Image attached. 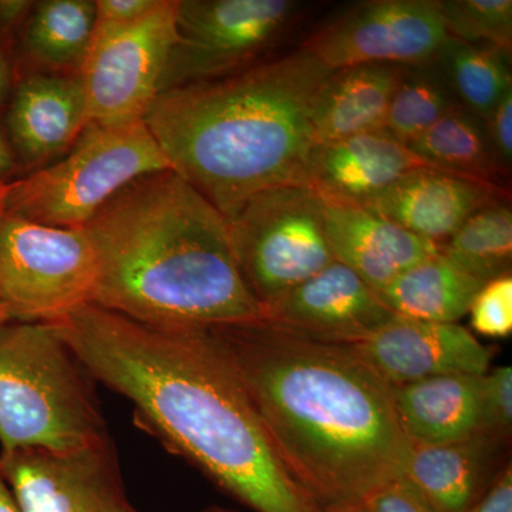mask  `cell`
Instances as JSON below:
<instances>
[{"mask_svg": "<svg viewBox=\"0 0 512 512\" xmlns=\"http://www.w3.org/2000/svg\"><path fill=\"white\" fill-rule=\"evenodd\" d=\"M276 456L319 508L363 503L403 477L412 441L393 386L350 345L264 318L210 326Z\"/></svg>", "mask_w": 512, "mask_h": 512, "instance_id": "2", "label": "cell"}, {"mask_svg": "<svg viewBox=\"0 0 512 512\" xmlns=\"http://www.w3.org/2000/svg\"><path fill=\"white\" fill-rule=\"evenodd\" d=\"M93 0H45L35 3L20 29L26 60L52 73H79L96 29Z\"/></svg>", "mask_w": 512, "mask_h": 512, "instance_id": "23", "label": "cell"}, {"mask_svg": "<svg viewBox=\"0 0 512 512\" xmlns=\"http://www.w3.org/2000/svg\"><path fill=\"white\" fill-rule=\"evenodd\" d=\"M198 512H241L232 510V508L221 507V505H210V507L204 508V510Z\"/></svg>", "mask_w": 512, "mask_h": 512, "instance_id": "42", "label": "cell"}, {"mask_svg": "<svg viewBox=\"0 0 512 512\" xmlns=\"http://www.w3.org/2000/svg\"><path fill=\"white\" fill-rule=\"evenodd\" d=\"M10 315L8 312V308H6L5 302H3L2 295H0V323L9 322Z\"/></svg>", "mask_w": 512, "mask_h": 512, "instance_id": "41", "label": "cell"}, {"mask_svg": "<svg viewBox=\"0 0 512 512\" xmlns=\"http://www.w3.org/2000/svg\"><path fill=\"white\" fill-rule=\"evenodd\" d=\"M20 170L22 165L6 136L5 128L0 124V184L13 183Z\"/></svg>", "mask_w": 512, "mask_h": 512, "instance_id": "37", "label": "cell"}, {"mask_svg": "<svg viewBox=\"0 0 512 512\" xmlns=\"http://www.w3.org/2000/svg\"><path fill=\"white\" fill-rule=\"evenodd\" d=\"M406 69L359 64L330 73L313 103L315 148L365 131L383 130L394 90Z\"/></svg>", "mask_w": 512, "mask_h": 512, "instance_id": "20", "label": "cell"}, {"mask_svg": "<svg viewBox=\"0 0 512 512\" xmlns=\"http://www.w3.org/2000/svg\"><path fill=\"white\" fill-rule=\"evenodd\" d=\"M96 382L126 397L143 429L256 512H315L276 456L210 328H160L80 306L50 322Z\"/></svg>", "mask_w": 512, "mask_h": 512, "instance_id": "1", "label": "cell"}, {"mask_svg": "<svg viewBox=\"0 0 512 512\" xmlns=\"http://www.w3.org/2000/svg\"><path fill=\"white\" fill-rule=\"evenodd\" d=\"M419 168L431 167L386 131H365L316 147L308 185L322 200L363 207Z\"/></svg>", "mask_w": 512, "mask_h": 512, "instance_id": "16", "label": "cell"}, {"mask_svg": "<svg viewBox=\"0 0 512 512\" xmlns=\"http://www.w3.org/2000/svg\"><path fill=\"white\" fill-rule=\"evenodd\" d=\"M323 215L336 261L376 292L410 266L440 251L436 242L417 237L365 207L323 200Z\"/></svg>", "mask_w": 512, "mask_h": 512, "instance_id": "18", "label": "cell"}, {"mask_svg": "<svg viewBox=\"0 0 512 512\" xmlns=\"http://www.w3.org/2000/svg\"><path fill=\"white\" fill-rule=\"evenodd\" d=\"M330 73L299 47L160 93L144 123L175 173L229 218L259 192L308 184L313 103Z\"/></svg>", "mask_w": 512, "mask_h": 512, "instance_id": "4", "label": "cell"}, {"mask_svg": "<svg viewBox=\"0 0 512 512\" xmlns=\"http://www.w3.org/2000/svg\"><path fill=\"white\" fill-rule=\"evenodd\" d=\"M171 165L144 121L87 123L72 148L9 184L5 214L59 228H83L126 185Z\"/></svg>", "mask_w": 512, "mask_h": 512, "instance_id": "6", "label": "cell"}, {"mask_svg": "<svg viewBox=\"0 0 512 512\" xmlns=\"http://www.w3.org/2000/svg\"><path fill=\"white\" fill-rule=\"evenodd\" d=\"M480 384L481 376L447 375L393 386L406 436L412 443L446 444L477 434Z\"/></svg>", "mask_w": 512, "mask_h": 512, "instance_id": "21", "label": "cell"}, {"mask_svg": "<svg viewBox=\"0 0 512 512\" xmlns=\"http://www.w3.org/2000/svg\"><path fill=\"white\" fill-rule=\"evenodd\" d=\"M458 104L436 63L407 67L394 90L383 130L407 146Z\"/></svg>", "mask_w": 512, "mask_h": 512, "instance_id": "27", "label": "cell"}, {"mask_svg": "<svg viewBox=\"0 0 512 512\" xmlns=\"http://www.w3.org/2000/svg\"><path fill=\"white\" fill-rule=\"evenodd\" d=\"M301 8L293 0H177V37L160 93L222 79L262 62Z\"/></svg>", "mask_w": 512, "mask_h": 512, "instance_id": "9", "label": "cell"}, {"mask_svg": "<svg viewBox=\"0 0 512 512\" xmlns=\"http://www.w3.org/2000/svg\"><path fill=\"white\" fill-rule=\"evenodd\" d=\"M92 380L52 323H0V450L110 440Z\"/></svg>", "mask_w": 512, "mask_h": 512, "instance_id": "5", "label": "cell"}, {"mask_svg": "<svg viewBox=\"0 0 512 512\" xmlns=\"http://www.w3.org/2000/svg\"><path fill=\"white\" fill-rule=\"evenodd\" d=\"M508 441L477 433L446 444L412 443L403 477L434 512H468L493 484Z\"/></svg>", "mask_w": 512, "mask_h": 512, "instance_id": "19", "label": "cell"}, {"mask_svg": "<svg viewBox=\"0 0 512 512\" xmlns=\"http://www.w3.org/2000/svg\"><path fill=\"white\" fill-rule=\"evenodd\" d=\"M350 346L392 386L437 376H483L490 370L488 349L457 323L394 315Z\"/></svg>", "mask_w": 512, "mask_h": 512, "instance_id": "14", "label": "cell"}, {"mask_svg": "<svg viewBox=\"0 0 512 512\" xmlns=\"http://www.w3.org/2000/svg\"><path fill=\"white\" fill-rule=\"evenodd\" d=\"M3 116V128L22 168L45 167L64 156L89 123L79 73L25 74L16 80Z\"/></svg>", "mask_w": 512, "mask_h": 512, "instance_id": "15", "label": "cell"}, {"mask_svg": "<svg viewBox=\"0 0 512 512\" xmlns=\"http://www.w3.org/2000/svg\"><path fill=\"white\" fill-rule=\"evenodd\" d=\"M0 473L22 512H140L110 440L69 451L0 450Z\"/></svg>", "mask_w": 512, "mask_h": 512, "instance_id": "12", "label": "cell"}, {"mask_svg": "<svg viewBox=\"0 0 512 512\" xmlns=\"http://www.w3.org/2000/svg\"><path fill=\"white\" fill-rule=\"evenodd\" d=\"M177 0L127 25L97 23L80 67L89 123L123 126L144 121L160 94L161 77L177 37Z\"/></svg>", "mask_w": 512, "mask_h": 512, "instance_id": "10", "label": "cell"}, {"mask_svg": "<svg viewBox=\"0 0 512 512\" xmlns=\"http://www.w3.org/2000/svg\"><path fill=\"white\" fill-rule=\"evenodd\" d=\"M407 147L431 168L480 183L497 185L498 175H505L494 156L484 120L460 104Z\"/></svg>", "mask_w": 512, "mask_h": 512, "instance_id": "24", "label": "cell"}, {"mask_svg": "<svg viewBox=\"0 0 512 512\" xmlns=\"http://www.w3.org/2000/svg\"><path fill=\"white\" fill-rule=\"evenodd\" d=\"M0 512H22L2 473H0Z\"/></svg>", "mask_w": 512, "mask_h": 512, "instance_id": "38", "label": "cell"}, {"mask_svg": "<svg viewBox=\"0 0 512 512\" xmlns=\"http://www.w3.org/2000/svg\"><path fill=\"white\" fill-rule=\"evenodd\" d=\"M468 512H512V468L507 464Z\"/></svg>", "mask_w": 512, "mask_h": 512, "instance_id": "34", "label": "cell"}, {"mask_svg": "<svg viewBox=\"0 0 512 512\" xmlns=\"http://www.w3.org/2000/svg\"><path fill=\"white\" fill-rule=\"evenodd\" d=\"M471 325L488 338H507L512 332L511 275L488 282L470 308Z\"/></svg>", "mask_w": 512, "mask_h": 512, "instance_id": "30", "label": "cell"}, {"mask_svg": "<svg viewBox=\"0 0 512 512\" xmlns=\"http://www.w3.org/2000/svg\"><path fill=\"white\" fill-rule=\"evenodd\" d=\"M498 198H501L498 185L436 168H419L363 207L417 237L440 245L474 212Z\"/></svg>", "mask_w": 512, "mask_h": 512, "instance_id": "17", "label": "cell"}, {"mask_svg": "<svg viewBox=\"0 0 512 512\" xmlns=\"http://www.w3.org/2000/svg\"><path fill=\"white\" fill-rule=\"evenodd\" d=\"M448 36L511 50V0H439Z\"/></svg>", "mask_w": 512, "mask_h": 512, "instance_id": "28", "label": "cell"}, {"mask_svg": "<svg viewBox=\"0 0 512 512\" xmlns=\"http://www.w3.org/2000/svg\"><path fill=\"white\" fill-rule=\"evenodd\" d=\"M394 318L379 293L335 261L264 309V319L305 338L353 345Z\"/></svg>", "mask_w": 512, "mask_h": 512, "instance_id": "13", "label": "cell"}, {"mask_svg": "<svg viewBox=\"0 0 512 512\" xmlns=\"http://www.w3.org/2000/svg\"><path fill=\"white\" fill-rule=\"evenodd\" d=\"M367 512H434L404 477L384 484L365 501Z\"/></svg>", "mask_w": 512, "mask_h": 512, "instance_id": "31", "label": "cell"}, {"mask_svg": "<svg viewBox=\"0 0 512 512\" xmlns=\"http://www.w3.org/2000/svg\"><path fill=\"white\" fill-rule=\"evenodd\" d=\"M83 228L99 268L93 305L160 328L264 318L227 218L173 168L126 185Z\"/></svg>", "mask_w": 512, "mask_h": 512, "instance_id": "3", "label": "cell"}, {"mask_svg": "<svg viewBox=\"0 0 512 512\" xmlns=\"http://www.w3.org/2000/svg\"><path fill=\"white\" fill-rule=\"evenodd\" d=\"M448 37L439 0H369L299 47L332 72L359 64L414 67L436 62Z\"/></svg>", "mask_w": 512, "mask_h": 512, "instance_id": "11", "label": "cell"}, {"mask_svg": "<svg viewBox=\"0 0 512 512\" xmlns=\"http://www.w3.org/2000/svg\"><path fill=\"white\" fill-rule=\"evenodd\" d=\"M35 2L0 0V36L10 39L13 32L22 29Z\"/></svg>", "mask_w": 512, "mask_h": 512, "instance_id": "35", "label": "cell"}, {"mask_svg": "<svg viewBox=\"0 0 512 512\" xmlns=\"http://www.w3.org/2000/svg\"><path fill=\"white\" fill-rule=\"evenodd\" d=\"M483 286V282L458 269L439 251L410 266L377 293L394 315L457 323L468 315Z\"/></svg>", "mask_w": 512, "mask_h": 512, "instance_id": "22", "label": "cell"}, {"mask_svg": "<svg viewBox=\"0 0 512 512\" xmlns=\"http://www.w3.org/2000/svg\"><path fill=\"white\" fill-rule=\"evenodd\" d=\"M227 224L239 272L262 309L336 261L311 185L259 192Z\"/></svg>", "mask_w": 512, "mask_h": 512, "instance_id": "7", "label": "cell"}, {"mask_svg": "<svg viewBox=\"0 0 512 512\" xmlns=\"http://www.w3.org/2000/svg\"><path fill=\"white\" fill-rule=\"evenodd\" d=\"M15 84V69H13L12 56H10V40L0 36V116H3L8 109Z\"/></svg>", "mask_w": 512, "mask_h": 512, "instance_id": "36", "label": "cell"}, {"mask_svg": "<svg viewBox=\"0 0 512 512\" xmlns=\"http://www.w3.org/2000/svg\"><path fill=\"white\" fill-rule=\"evenodd\" d=\"M161 0H96L97 23L127 25L143 19Z\"/></svg>", "mask_w": 512, "mask_h": 512, "instance_id": "33", "label": "cell"}, {"mask_svg": "<svg viewBox=\"0 0 512 512\" xmlns=\"http://www.w3.org/2000/svg\"><path fill=\"white\" fill-rule=\"evenodd\" d=\"M97 271L84 228L0 217V295L10 319L50 323L93 303Z\"/></svg>", "mask_w": 512, "mask_h": 512, "instance_id": "8", "label": "cell"}, {"mask_svg": "<svg viewBox=\"0 0 512 512\" xmlns=\"http://www.w3.org/2000/svg\"><path fill=\"white\" fill-rule=\"evenodd\" d=\"M460 106L481 120L512 90L511 50L448 37L436 62Z\"/></svg>", "mask_w": 512, "mask_h": 512, "instance_id": "25", "label": "cell"}, {"mask_svg": "<svg viewBox=\"0 0 512 512\" xmlns=\"http://www.w3.org/2000/svg\"><path fill=\"white\" fill-rule=\"evenodd\" d=\"M478 433L510 441L512 427V369L498 366L481 376Z\"/></svg>", "mask_w": 512, "mask_h": 512, "instance_id": "29", "label": "cell"}, {"mask_svg": "<svg viewBox=\"0 0 512 512\" xmlns=\"http://www.w3.org/2000/svg\"><path fill=\"white\" fill-rule=\"evenodd\" d=\"M9 184H0V217L5 214V198Z\"/></svg>", "mask_w": 512, "mask_h": 512, "instance_id": "40", "label": "cell"}, {"mask_svg": "<svg viewBox=\"0 0 512 512\" xmlns=\"http://www.w3.org/2000/svg\"><path fill=\"white\" fill-rule=\"evenodd\" d=\"M440 252L477 281L511 275L512 212L504 198L488 202L440 244Z\"/></svg>", "mask_w": 512, "mask_h": 512, "instance_id": "26", "label": "cell"}, {"mask_svg": "<svg viewBox=\"0 0 512 512\" xmlns=\"http://www.w3.org/2000/svg\"><path fill=\"white\" fill-rule=\"evenodd\" d=\"M315 512H367L365 503H346L329 505V507L319 508Z\"/></svg>", "mask_w": 512, "mask_h": 512, "instance_id": "39", "label": "cell"}, {"mask_svg": "<svg viewBox=\"0 0 512 512\" xmlns=\"http://www.w3.org/2000/svg\"><path fill=\"white\" fill-rule=\"evenodd\" d=\"M484 124L494 156L507 175L512 163V90L505 94Z\"/></svg>", "mask_w": 512, "mask_h": 512, "instance_id": "32", "label": "cell"}]
</instances>
